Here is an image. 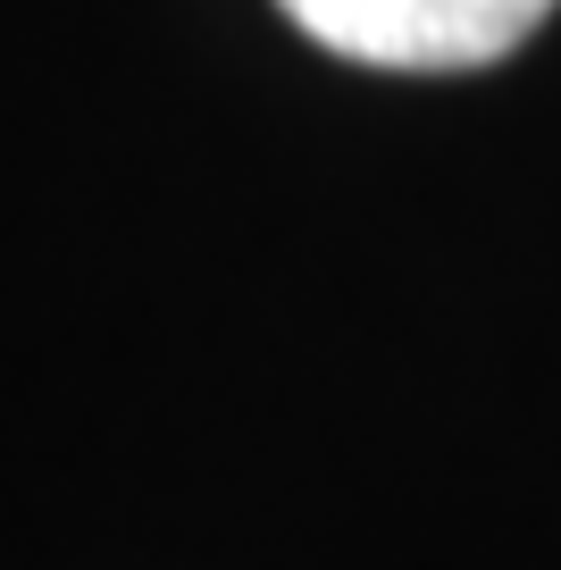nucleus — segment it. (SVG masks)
<instances>
[{
  "label": "nucleus",
  "mask_w": 561,
  "mask_h": 570,
  "mask_svg": "<svg viewBox=\"0 0 561 570\" xmlns=\"http://www.w3.org/2000/svg\"><path fill=\"white\" fill-rule=\"evenodd\" d=\"M277 9L318 51L394 76L494 68L553 18V0H277Z\"/></svg>",
  "instance_id": "f257e3e1"
}]
</instances>
